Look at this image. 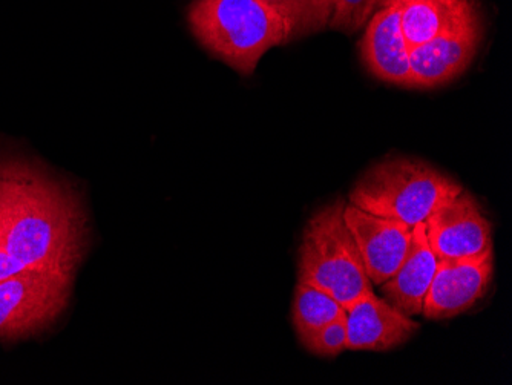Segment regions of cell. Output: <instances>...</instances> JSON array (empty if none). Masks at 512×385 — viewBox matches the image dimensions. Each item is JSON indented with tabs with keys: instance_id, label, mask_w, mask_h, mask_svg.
I'll list each match as a JSON object with an SVG mask.
<instances>
[{
	"instance_id": "cell-3",
	"label": "cell",
	"mask_w": 512,
	"mask_h": 385,
	"mask_svg": "<svg viewBox=\"0 0 512 385\" xmlns=\"http://www.w3.org/2000/svg\"><path fill=\"white\" fill-rule=\"evenodd\" d=\"M462 191L453 178L421 160L390 158L371 166L359 178L350 192V203L414 228Z\"/></svg>"
},
{
	"instance_id": "cell-13",
	"label": "cell",
	"mask_w": 512,
	"mask_h": 385,
	"mask_svg": "<svg viewBox=\"0 0 512 385\" xmlns=\"http://www.w3.org/2000/svg\"><path fill=\"white\" fill-rule=\"evenodd\" d=\"M344 312V307L329 293L298 281L293 298L292 321L299 341L332 323Z\"/></svg>"
},
{
	"instance_id": "cell-17",
	"label": "cell",
	"mask_w": 512,
	"mask_h": 385,
	"mask_svg": "<svg viewBox=\"0 0 512 385\" xmlns=\"http://www.w3.org/2000/svg\"><path fill=\"white\" fill-rule=\"evenodd\" d=\"M22 269H25V267L17 263V261L8 254L4 244L0 241V280H4V278L10 277V275L16 274V272Z\"/></svg>"
},
{
	"instance_id": "cell-16",
	"label": "cell",
	"mask_w": 512,
	"mask_h": 385,
	"mask_svg": "<svg viewBox=\"0 0 512 385\" xmlns=\"http://www.w3.org/2000/svg\"><path fill=\"white\" fill-rule=\"evenodd\" d=\"M299 343L312 355L335 358L347 350V315H339L335 321L321 327Z\"/></svg>"
},
{
	"instance_id": "cell-1",
	"label": "cell",
	"mask_w": 512,
	"mask_h": 385,
	"mask_svg": "<svg viewBox=\"0 0 512 385\" xmlns=\"http://www.w3.org/2000/svg\"><path fill=\"white\" fill-rule=\"evenodd\" d=\"M0 241L23 267L76 272L85 212L73 189L22 158H0Z\"/></svg>"
},
{
	"instance_id": "cell-2",
	"label": "cell",
	"mask_w": 512,
	"mask_h": 385,
	"mask_svg": "<svg viewBox=\"0 0 512 385\" xmlns=\"http://www.w3.org/2000/svg\"><path fill=\"white\" fill-rule=\"evenodd\" d=\"M188 22L204 50L243 76L267 51L293 40L286 20L261 0H195Z\"/></svg>"
},
{
	"instance_id": "cell-7",
	"label": "cell",
	"mask_w": 512,
	"mask_h": 385,
	"mask_svg": "<svg viewBox=\"0 0 512 385\" xmlns=\"http://www.w3.org/2000/svg\"><path fill=\"white\" fill-rule=\"evenodd\" d=\"M493 278V247L477 257L439 260L425 297L427 320H448L470 310L488 292Z\"/></svg>"
},
{
	"instance_id": "cell-10",
	"label": "cell",
	"mask_w": 512,
	"mask_h": 385,
	"mask_svg": "<svg viewBox=\"0 0 512 385\" xmlns=\"http://www.w3.org/2000/svg\"><path fill=\"white\" fill-rule=\"evenodd\" d=\"M347 315V350L387 352L407 343L421 329L401 310L384 298L376 297L373 289L364 293Z\"/></svg>"
},
{
	"instance_id": "cell-14",
	"label": "cell",
	"mask_w": 512,
	"mask_h": 385,
	"mask_svg": "<svg viewBox=\"0 0 512 385\" xmlns=\"http://www.w3.org/2000/svg\"><path fill=\"white\" fill-rule=\"evenodd\" d=\"M286 20L293 39L318 33L329 27L332 0H261Z\"/></svg>"
},
{
	"instance_id": "cell-4",
	"label": "cell",
	"mask_w": 512,
	"mask_h": 385,
	"mask_svg": "<svg viewBox=\"0 0 512 385\" xmlns=\"http://www.w3.org/2000/svg\"><path fill=\"white\" fill-rule=\"evenodd\" d=\"M345 205L333 201L310 218L299 246L298 281L329 293L347 310L373 284L345 223Z\"/></svg>"
},
{
	"instance_id": "cell-15",
	"label": "cell",
	"mask_w": 512,
	"mask_h": 385,
	"mask_svg": "<svg viewBox=\"0 0 512 385\" xmlns=\"http://www.w3.org/2000/svg\"><path fill=\"white\" fill-rule=\"evenodd\" d=\"M390 0H332L329 28L352 34L365 27L368 19Z\"/></svg>"
},
{
	"instance_id": "cell-6",
	"label": "cell",
	"mask_w": 512,
	"mask_h": 385,
	"mask_svg": "<svg viewBox=\"0 0 512 385\" xmlns=\"http://www.w3.org/2000/svg\"><path fill=\"white\" fill-rule=\"evenodd\" d=\"M425 235L437 260L477 257L491 249V224L477 201L462 191L425 221Z\"/></svg>"
},
{
	"instance_id": "cell-9",
	"label": "cell",
	"mask_w": 512,
	"mask_h": 385,
	"mask_svg": "<svg viewBox=\"0 0 512 385\" xmlns=\"http://www.w3.org/2000/svg\"><path fill=\"white\" fill-rule=\"evenodd\" d=\"M361 57L371 76L411 88L410 48L402 31L399 0H390L368 19L361 40Z\"/></svg>"
},
{
	"instance_id": "cell-11",
	"label": "cell",
	"mask_w": 512,
	"mask_h": 385,
	"mask_svg": "<svg viewBox=\"0 0 512 385\" xmlns=\"http://www.w3.org/2000/svg\"><path fill=\"white\" fill-rule=\"evenodd\" d=\"M480 37L477 24L411 48V88H437L462 76L476 56Z\"/></svg>"
},
{
	"instance_id": "cell-12",
	"label": "cell",
	"mask_w": 512,
	"mask_h": 385,
	"mask_svg": "<svg viewBox=\"0 0 512 385\" xmlns=\"http://www.w3.org/2000/svg\"><path fill=\"white\" fill-rule=\"evenodd\" d=\"M436 255L425 235V223L416 224L410 251L396 274L381 284L382 295L391 306L408 316L419 315L437 269Z\"/></svg>"
},
{
	"instance_id": "cell-5",
	"label": "cell",
	"mask_w": 512,
	"mask_h": 385,
	"mask_svg": "<svg viewBox=\"0 0 512 385\" xmlns=\"http://www.w3.org/2000/svg\"><path fill=\"white\" fill-rule=\"evenodd\" d=\"M73 272L25 267L0 280V341L16 343L50 329L68 307Z\"/></svg>"
},
{
	"instance_id": "cell-8",
	"label": "cell",
	"mask_w": 512,
	"mask_h": 385,
	"mask_svg": "<svg viewBox=\"0 0 512 385\" xmlns=\"http://www.w3.org/2000/svg\"><path fill=\"white\" fill-rule=\"evenodd\" d=\"M344 220L352 232L371 284L390 280L410 251L413 228L401 221L379 217L345 205Z\"/></svg>"
}]
</instances>
